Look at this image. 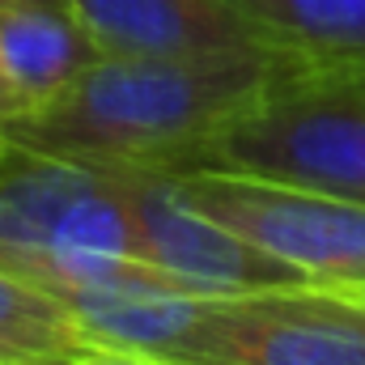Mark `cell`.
Listing matches in <instances>:
<instances>
[{
    "label": "cell",
    "instance_id": "cell-1",
    "mask_svg": "<svg viewBox=\"0 0 365 365\" xmlns=\"http://www.w3.org/2000/svg\"><path fill=\"white\" fill-rule=\"evenodd\" d=\"M297 60L280 51L98 56L47 102L13 115L0 136L102 166H162L225 115L272 90Z\"/></svg>",
    "mask_w": 365,
    "mask_h": 365
},
{
    "label": "cell",
    "instance_id": "cell-2",
    "mask_svg": "<svg viewBox=\"0 0 365 365\" xmlns=\"http://www.w3.org/2000/svg\"><path fill=\"white\" fill-rule=\"evenodd\" d=\"M153 170L238 175L365 204V93L314 81L293 64L272 90Z\"/></svg>",
    "mask_w": 365,
    "mask_h": 365
},
{
    "label": "cell",
    "instance_id": "cell-3",
    "mask_svg": "<svg viewBox=\"0 0 365 365\" xmlns=\"http://www.w3.org/2000/svg\"><path fill=\"white\" fill-rule=\"evenodd\" d=\"M90 255H136L115 170L0 136V268L34 284Z\"/></svg>",
    "mask_w": 365,
    "mask_h": 365
},
{
    "label": "cell",
    "instance_id": "cell-4",
    "mask_svg": "<svg viewBox=\"0 0 365 365\" xmlns=\"http://www.w3.org/2000/svg\"><path fill=\"white\" fill-rule=\"evenodd\" d=\"M166 365H365V302L310 284L204 297Z\"/></svg>",
    "mask_w": 365,
    "mask_h": 365
},
{
    "label": "cell",
    "instance_id": "cell-5",
    "mask_svg": "<svg viewBox=\"0 0 365 365\" xmlns=\"http://www.w3.org/2000/svg\"><path fill=\"white\" fill-rule=\"evenodd\" d=\"M179 187L225 230L289 264L310 289L365 302V204L306 187L238 179V175H175Z\"/></svg>",
    "mask_w": 365,
    "mask_h": 365
},
{
    "label": "cell",
    "instance_id": "cell-6",
    "mask_svg": "<svg viewBox=\"0 0 365 365\" xmlns=\"http://www.w3.org/2000/svg\"><path fill=\"white\" fill-rule=\"evenodd\" d=\"M128 200L136 259L170 276L187 293L200 297H234L259 289H293L306 284L289 264L259 251L242 234L225 230L208 217L175 175L153 166H110Z\"/></svg>",
    "mask_w": 365,
    "mask_h": 365
},
{
    "label": "cell",
    "instance_id": "cell-7",
    "mask_svg": "<svg viewBox=\"0 0 365 365\" xmlns=\"http://www.w3.org/2000/svg\"><path fill=\"white\" fill-rule=\"evenodd\" d=\"M106 56L259 51L251 26L221 0H64Z\"/></svg>",
    "mask_w": 365,
    "mask_h": 365
},
{
    "label": "cell",
    "instance_id": "cell-8",
    "mask_svg": "<svg viewBox=\"0 0 365 365\" xmlns=\"http://www.w3.org/2000/svg\"><path fill=\"white\" fill-rule=\"evenodd\" d=\"M98 43L60 0H0V77L17 93L21 110L64 90L90 60Z\"/></svg>",
    "mask_w": 365,
    "mask_h": 365
},
{
    "label": "cell",
    "instance_id": "cell-9",
    "mask_svg": "<svg viewBox=\"0 0 365 365\" xmlns=\"http://www.w3.org/2000/svg\"><path fill=\"white\" fill-rule=\"evenodd\" d=\"M251 34L302 68L365 64V0H221Z\"/></svg>",
    "mask_w": 365,
    "mask_h": 365
},
{
    "label": "cell",
    "instance_id": "cell-10",
    "mask_svg": "<svg viewBox=\"0 0 365 365\" xmlns=\"http://www.w3.org/2000/svg\"><path fill=\"white\" fill-rule=\"evenodd\" d=\"M90 340L68 310L26 276L0 268V353L4 357H68Z\"/></svg>",
    "mask_w": 365,
    "mask_h": 365
},
{
    "label": "cell",
    "instance_id": "cell-11",
    "mask_svg": "<svg viewBox=\"0 0 365 365\" xmlns=\"http://www.w3.org/2000/svg\"><path fill=\"white\" fill-rule=\"evenodd\" d=\"M68 365H166L140 353H123V349H106V344H86L77 353H68Z\"/></svg>",
    "mask_w": 365,
    "mask_h": 365
},
{
    "label": "cell",
    "instance_id": "cell-12",
    "mask_svg": "<svg viewBox=\"0 0 365 365\" xmlns=\"http://www.w3.org/2000/svg\"><path fill=\"white\" fill-rule=\"evenodd\" d=\"M297 73H306V77H314V81H331V86L365 93V64H331V68H302V64H297Z\"/></svg>",
    "mask_w": 365,
    "mask_h": 365
},
{
    "label": "cell",
    "instance_id": "cell-13",
    "mask_svg": "<svg viewBox=\"0 0 365 365\" xmlns=\"http://www.w3.org/2000/svg\"><path fill=\"white\" fill-rule=\"evenodd\" d=\"M13 115H21V102H17V93L9 90V81L0 77V128H4Z\"/></svg>",
    "mask_w": 365,
    "mask_h": 365
},
{
    "label": "cell",
    "instance_id": "cell-14",
    "mask_svg": "<svg viewBox=\"0 0 365 365\" xmlns=\"http://www.w3.org/2000/svg\"><path fill=\"white\" fill-rule=\"evenodd\" d=\"M0 365H68V357H13V361Z\"/></svg>",
    "mask_w": 365,
    "mask_h": 365
},
{
    "label": "cell",
    "instance_id": "cell-15",
    "mask_svg": "<svg viewBox=\"0 0 365 365\" xmlns=\"http://www.w3.org/2000/svg\"><path fill=\"white\" fill-rule=\"evenodd\" d=\"M0 361H13V357H4V353H0Z\"/></svg>",
    "mask_w": 365,
    "mask_h": 365
},
{
    "label": "cell",
    "instance_id": "cell-16",
    "mask_svg": "<svg viewBox=\"0 0 365 365\" xmlns=\"http://www.w3.org/2000/svg\"><path fill=\"white\" fill-rule=\"evenodd\" d=\"M60 4H64V0H60Z\"/></svg>",
    "mask_w": 365,
    "mask_h": 365
}]
</instances>
